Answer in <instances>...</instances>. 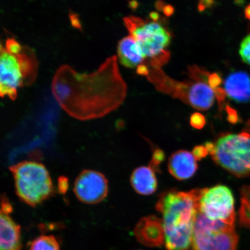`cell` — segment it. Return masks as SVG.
I'll use <instances>...</instances> for the list:
<instances>
[{
  "label": "cell",
  "instance_id": "cell-1",
  "mask_svg": "<svg viewBox=\"0 0 250 250\" xmlns=\"http://www.w3.org/2000/svg\"><path fill=\"white\" fill-rule=\"evenodd\" d=\"M52 92L61 108L76 120L104 117L123 104L126 84L120 74L118 58H108L91 73H80L68 65L56 72Z\"/></svg>",
  "mask_w": 250,
  "mask_h": 250
},
{
  "label": "cell",
  "instance_id": "cell-2",
  "mask_svg": "<svg viewBox=\"0 0 250 250\" xmlns=\"http://www.w3.org/2000/svg\"><path fill=\"white\" fill-rule=\"evenodd\" d=\"M205 189L188 192L170 190L159 196L156 209L163 217L167 250L191 248L199 202Z\"/></svg>",
  "mask_w": 250,
  "mask_h": 250
},
{
  "label": "cell",
  "instance_id": "cell-3",
  "mask_svg": "<svg viewBox=\"0 0 250 250\" xmlns=\"http://www.w3.org/2000/svg\"><path fill=\"white\" fill-rule=\"evenodd\" d=\"M0 94L14 101L20 87L31 85L36 80L39 64L33 50L8 38L0 51Z\"/></svg>",
  "mask_w": 250,
  "mask_h": 250
},
{
  "label": "cell",
  "instance_id": "cell-4",
  "mask_svg": "<svg viewBox=\"0 0 250 250\" xmlns=\"http://www.w3.org/2000/svg\"><path fill=\"white\" fill-rule=\"evenodd\" d=\"M15 192L21 201L36 207L51 197L54 187L48 170L42 163L24 161L9 167Z\"/></svg>",
  "mask_w": 250,
  "mask_h": 250
},
{
  "label": "cell",
  "instance_id": "cell-5",
  "mask_svg": "<svg viewBox=\"0 0 250 250\" xmlns=\"http://www.w3.org/2000/svg\"><path fill=\"white\" fill-rule=\"evenodd\" d=\"M150 67L148 80L158 91L179 99L200 111L208 110L213 105L215 98L214 90L208 82L178 81L167 76L161 67Z\"/></svg>",
  "mask_w": 250,
  "mask_h": 250
},
{
  "label": "cell",
  "instance_id": "cell-6",
  "mask_svg": "<svg viewBox=\"0 0 250 250\" xmlns=\"http://www.w3.org/2000/svg\"><path fill=\"white\" fill-rule=\"evenodd\" d=\"M216 163L237 177L250 174V132L228 134L205 145Z\"/></svg>",
  "mask_w": 250,
  "mask_h": 250
},
{
  "label": "cell",
  "instance_id": "cell-7",
  "mask_svg": "<svg viewBox=\"0 0 250 250\" xmlns=\"http://www.w3.org/2000/svg\"><path fill=\"white\" fill-rule=\"evenodd\" d=\"M124 21L130 36L138 43L145 59L157 60L170 55L166 48L170 44L171 35L161 24L133 16L125 18Z\"/></svg>",
  "mask_w": 250,
  "mask_h": 250
},
{
  "label": "cell",
  "instance_id": "cell-8",
  "mask_svg": "<svg viewBox=\"0 0 250 250\" xmlns=\"http://www.w3.org/2000/svg\"><path fill=\"white\" fill-rule=\"evenodd\" d=\"M239 236L234 226L197 215L191 250H237Z\"/></svg>",
  "mask_w": 250,
  "mask_h": 250
},
{
  "label": "cell",
  "instance_id": "cell-9",
  "mask_svg": "<svg viewBox=\"0 0 250 250\" xmlns=\"http://www.w3.org/2000/svg\"><path fill=\"white\" fill-rule=\"evenodd\" d=\"M199 211L209 220L234 226V200L229 188L219 185L205 188L199 202Z\"/></svg>",
  "mask_w": 250,
  "mask_h": 250
},
{
  "label": "cell",
  "instance_id": "cell-10",
  "mask_svg": "<svg viewBox=\"0 0 250 250\" xmlns=\"http://www.w3.org/2000/svg\"><path fill=\"white\" fill-rule=\"evenodd\" d=\"M73 190L81 202L87 205L98 204L107 196L108 180L101 172L84 170L75 180Z\"/></svg>",
  "mask_w": 250,
  "mask_h": 250
},
{
  "label": "cell",
  "instance_id": "cell-11",
  "mask_svg": "<svg viewBox=\"0 0 250 250\" xmlns=\"http://www.w3.org/2000/svg\"><path fill=\"white\" fill-rule=\"evenodd\" d=\"M133 232L137 241L148 248H160L165 243L163 221L155 215L141 218Z\"/></svg>",
  "mask_w": 250,
  "mask_h": 250
},
{
  "label": "cell",
  "instance_id": "cell-12",
  "mask_svg": "<svg viewBox=\"0 0 250 250\" xmlns=\"http://www.w3.org/2000/svg\"><path fill=\"white\" fill-rule=\"evenodd\" d=\"M196 161L192 153L186 150H179L173 153L168 159V171L178 180L189 179L198 169Z\"/></svg>",
  "mask_w": 250,
  "mask_h": 250
},
{
  "label": "cell",
  "instance_id": "cell-13",
  "mask_svg": "<svg viewBox=\"0 0 250 250\" xmlns=\"http://www.w3.org/2000/svg\"><path fill=\"white\" fill-rule=\"evenodd\" d=\"M227 96L237 103L250 101V76L244 71L230 73L224 82Z\"/></svg>",
  "mask_w": 250,
  "mask_h": 250
},
{
  "label": "cell",
  "instance_id": "cell-14",
  "mask_svg": "<svg viewBox=\"0 0 250 250\" xmlns=\"http://www.w3.org/2000/svg\"><path fill=\"white\" fill-rule=\"evenodd\" d=\"M0 250H21V227L7 212L1 211Z\"/></svg>",
  "mask_w": 250,
  "mask_h": 250
},
{
  "label": "cell",
  "instance_id": "cell-15",
  "mask_svg": "<svg viewBox=\"0 0 250 250\" xmlns=\"http://www.w3.org/2000/svg\"><path fill=\"white\" fill-rule=\"evenodd\" d=\"M117 53L120 63L127 68L137 67L145 59L138 43L131 36L124 37L119 42Z\"/></svg>",
  "mask_w": 250,
  "mask_h": 250
},
{
  "label": "cell",
  "instance_id": "cell-16",
  "mask_svg": "<svg viewBox=\"0 0 250 250\" xmlns=\"http://www.w3.org/2000/svg\"><path fill=\"white\" fill-rule=\"evenodd\" d=\"M130 183L135 191L140 195H149L157 189V180L151 167H142L136 168L131 175Z\"/></svg>",
  "mask_w": 250,
  "mask_h": 250
},
{
  "label": "cell",
  "instance_id": "cell-17",
  "mask_svg": "<svg viewBox=\"0 0 250 250\" xmlns=\"http://www.w3.org/2000/svg\"><path fill=\"white\" fill-rule=\"evenodd\" d=\"M29 250H60V246L54 236L43 235L33 240Z\"/></svg>",
  "mask_w": 250,
  "mask_h": 250
},
{
  "label": "cell",
  "instance_id": "cell-18",
  "mask_svg": "<svg viewBox=\"0 0 250 250\" xmlns=\"http://www.w3.org/2000/svg\"><path fill=\"white\" fill-rule=\"evenodd\" d=\"M210 73L196 65L188 67V76L190 80L195 81H205L208 83V78Z\"/></svg>",
  "mask_w": 250,
  "mask_h": 250
},
{
  "label": "cell",
  "instance_id": "cell-19",
  "mask_svg": "<svg viewBox=\"0 0 250 250\" xmlns=\"http://www.w3.org/2000/svg\"><path fill=\"white\" fill-rule=\"evenodd\" d=\"M239 54L242 61L250 65V34L242 41L240 46Z\"/></svg>",
  "mask_w": 250,
  "mask_h": 250
},
{
  "label": "cell",
  "instance_id": "cell-20",
  "mask_svg": "<svg viewBox=\"0 0 250 250\" xmlns=\"http://www.w3.org/2000/svg\"><path fill=\"white\" fill-rule=\"evenodd\" d=\"M165 159V154L161 149H156L153 154L152 161L149 164V167L155 171L159 170V165L163 162Z\"/></svg>",
  "mask_w": 250,
  "mask_h": 250
},
{
  "label": "cell",
  "instance_id": "cell-21",
  "mask_svg": "<svg viewBox=\"0 0 250 250\" xmlns=\"http://www.w3.org/2000/svg\"><path fill=\"white\" fill-rule=\"evenodd\" d=\"M190 124L196 129H201L204 127L206 124L205 118L199 112L193 114L190 118Z\"/></svg>",
  "mask_w": 250,
  "mask_h": 250
},
{
  "label": "cell",
  "instance_id": "cell-22",
  "mask_svg": "<svg viewBox=\"0 0 250 250\" xmlns=\"http://www.w3.org/2000/svg\"><path fill=\"white\" fill-rule=\"evenodd\" d=\"M223 83V78L218 73H210L208 78V84L212 89H216Z\"/></svg>",
  "mask_w": 250,
  "mask_h": 250
},
{
  "label": "cell",
  "instance_id": "cell-23",
  "mask_svg": "<svg viewBox=\"0 0 250 250\" xmlns=\"http://www.w3.org/2000/svg\"><path fill=\"white\" fill-rule=\"evenodd\" d=\"M192 154L195 156L197 160H201L202 158L208 155V151L205 146H196L193 149Z\"/></svg>",
  "mask_w": 250,
  "mask_h": 250
},
{
  "label": "cell",
  "instance_id": "cell-24",
  "mask_svg": "<svg viewBox=\"0 0 250 250\" xmlns=\"http://www.w3.org/2000/svg\"><path fill=\"white\" fill-rule=\"evenodd\" d=\"M213 90L215 97L217 99L218 104L220 105V107H221L222 105H223L225 100H226V97L227 96L226 90H225L224 88H222V87H220Z\"/></svg>",
  "mask_w": 250,
  "mask_h": 250
},
{
  "label": "cell",
  "instance_id": "cell-25",
  "mask_svg": "<svg viewBox=\"0 0 250 250\" xmlns=\"http://www.w3.org/2000/svg\"><path fill=\"white\" fill-rule=\"evenodd\" d=\"M215 4L214 0H199L198 9L200 12H203L207 9L213 7Z\"/></svg>",
  "mask_w": 250,
  "mask_h": 250
},
{
  "label": "cell",
  "instance_id": "cell-26",
  "mask_svg": "<svg viewBox=\"0 0 250 250\" xmlns=\"http://www.w3.org/2000/svg\"><path fill=\"white\" fill-rule=\"evenodd\" d=\"M136 73L139 76L148 77L150 73L148 65L141 64L136 67Z\"/></svg>",
  "mask_w": 250,
  "mask_h": 250
},
{
  "label": "cell",
  "instance_id": "cell-27",
  "mask_svg": "<svg viewBox=\"0 0 250 250\" xmlns=\"http://www.w3.org/2000/svg\"><path fill=\"white\" fill-rule=\"evenodd\" d=\"M175 8L173 5L167 4L166 5L164 8L163 12L166 17H170L174 13Z\"/></svg>",
  "mask_w": 250,
  "mask_h": 250
},
{
  "label": "cell",
  "instance_id": "cell-28",
  "mask_svg": "<svg viewBox=\"0 0 250 250\" xmlns=\"http://www.w3.org/2000/svg\"><path fill=\"white\" fill-rule=\"evenodd\" d=\"M166 4L163 0H157L155 3V7L158 11H163Z\"/></svg>",
  "mask_w": 250,
  "mask_h": 250
},
{
  "label": "cell",
  "instance_id": "cell-29",
  "mask_svg": "<svg viewBox=\"0 0 250 250\" xmlns=\"http://www.w3.org/2000/svg\"><path fill=\"white\" fill-rule=\"evenodd\" d=\"M149 16V18L151 19L153 21H155V22H156V21H158L159 19H160V15H159L157 12L153 11L150 12Z\"/></svg>",
  "mask_w": 250,
  "mask_h": 250
},
{
  "label": "cell",
  "instance_id": "cell-30",
  "mask_svg": "<svg viewBox=\"0 0 250 250\" xmlns=\"http://www.w3.org/2000/svg\"><path fill=\"white\" fill-rule=\"evenodd\" d=\"M130 7L132 9H136L139 7V2L136 0H133L129 2Z\"/></svg>",
  "mask_w": 250,
  "mask_h": 250
},
{
  "label": "cell",
  "instance_id": "cell-31",
  "mask_svg": "<svg viewBox=\"0 0 250 250\" xmlns=\"http://www.w3.org/2000/svg\"><path fill=\"white\" fill-rule=\"evenodd\" d=\"M245 14L247 18L250 19V5L246 9Z\"/></svg>",
  "mask_w": 250,
  "mask_h": 250
}]
</instances>
